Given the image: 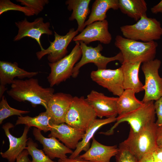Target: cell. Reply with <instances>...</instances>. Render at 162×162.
<instances>
[{
  "label": "cell",
  "mask_w": 162,
  "mask_h": 162,
  "mask_svg": "<svg viewBox=\"0 0 162 162\" xmlns=\"http://www.w3.org/2000/svg\"><path fill=\"white\" fill-rule=\"evenodd\" d=\"M54 92L52 87H43L39 84L37 79L32 77L25 80L14 79L10 89L7 91L8 95L15 100L28 101L34 107L41 105L45 109Z\"/></svg>",
  "instance_id": "6da1fadb"
},
{
  "label": "cell",
  "mask_w": 162,
  "mask_h": 162,
  "mask_svg": "<svg viewBox=\"0 0 162 162\" xmlns=\"http://www.w3.org/2000/svg\"><path fill=\"white\" fill-rule=\"evenodd\" d=\"M114 44L122 54L123 62L130 63H143L154 59L158 46L155 41L140 42L120 35L116 36Z\"/></svg>",
  "instance_id": "7a4b0ae2"
},
{
  "label": "cell",
  "mask_w": 162,
  "mask_h": 162,
  "mask_svg": "<svg viewBox=\"0 0 162 162\" xmlns=\"http://www.w3.org/2000/svg\"><path fill=\"white\" fill-rule=\"evenodd\" d=\"M158 127L154 122L138 132H135L130 128L128 137L121 143L138 161L144 155L153 153L158 148L156 140Z\"/></svg>",
  "instance_id": "3957f363"
},
{
  "label": "cell",
  "mask_w": 162,
  "mask_h": 162,
  "mask_svg": "<svg viewBox=\"0 0 162 162\" xmlns=\"http://www.w3.org/2000/svg\"><path fill=\"white\" fill-rule=\"evenodd\" d=\"M120 29L124 37L145 42L158 40L162 36L160 22L155 18L148 17L146 14L136 23L122 26Z\"/></svg>",
  "instance_id": "277c9868"
},
{
  "label": "cell",
  "mask_w": 162,
  "mask_h": 162,
  "mask_svg": "<svg viewBox=\"0 0 162 162\" xmlns=\"http://www.w3.org/2000/svg\"><path fill=\"white\" fill-rule=\"evenodd\" d=\"M155 114L153 100L143 102L140 106L135 110L118 116L116 117V122L110 130L100 133L106 135L112 134L114 129L124 122H128L134 132H138L148 124L155 122Z\"/></svg>",
  "instance_id": "5b68a950"
},
{
  "label": "cell",
  "mask_w": 162,
  "mask_h": 162,
  "mask_svg": "<svg viewBox=\"0 0 162 162\" xmlns=\"http://www.w3.org/2000/svg\"><path fill=\"white\" fill-rule=\"evenodd\" d=\"M97 117L94 110L84 96H75L66 115L65 123L85 132Z\"/></svg>",
  "instance_id": "8992f818"
},
{
  "label": "cell",
  "mask_w": 162,
  "mask_h": 162,
  "mask_svg": "<svg viewBox=\"0 0 162 162\" xmlns=\"http://www.w3.org/2000/svg\"><path fill=\"white\" fill-rule=\"evenodd\" d=\"M75 43L68 55L56 62L48 63L51 71L47 79L50 87L58 85L72 76L75 64L82 56L80 42L75 41Z\"/></svg>",
  "instance_id": "52a82bcc"
},
{
  "label": "cell",
  "mask_w": 162,
  "mask_h": 162,
  "mask_svg": "<svg viewBox=\"0 0 162 162\" xmlns=\"http://www.w3.org/2000/svg\"><path fill=\"white\" fill-rule=\"evenodd\" d=\"M161 64L158 59L143 63L141 69L145 77L143 85L145 94L143 103L158 100L162 96V78L159 74L158 70Z\"/></svg>",
  "instance_id": "ba28073f"
},
{
  "label": "cell",
  "mask_w": 162,
  "mask_h": 162,
  "mask_svg": "<svg viewBox=\"0 0 162 162\" xmlns=\"http://www.w3.org/2000/svg\"><path fill=\"white\" fill-rule=\"evenodd\" d=\"M82 52L80 60L75 64L72 76L75 78L78 75L80 68L83 66L89 63H94L98 69H106L108 64L112 61H118L122 63L123 58L120 52L115 56L112 57H106L102 55L100 52L103 47L100 44L96 47L88 46L82 41H79Z\"/></svg>",
  "instance_id": "9c48e42d"
},
{
  "label": "cell",
  "mask_w": 162,
  "mask_h": 162,
  "mask_svg": "<svg viewBox=\"0 0 162 162\" xmlns=\"http://www.w3.org/2000/svg\"><path fill=\"white\" fill-rule=\"evenodd\" d=\"M78 32L77 30H75L74 28H72L65 35H61L54 31V40L52 42L50 41L49 47L36 53L38 60H40L44 56L48 55V60L50 63H53L66 56L68 52V46Z\"/></svg>",
  "instance_id": "30bf717a"
},
{
  "label": "cell",
  "mask_w": 162,
  "mask_h": 162,
  "mask_svg": "<svg viewBox=\"0 0 162 162\" xmlns=\"http://www.w3.org/2000/svg\"><path fill=\"white\" fill-rule=\"evenodd\" d=\"M90 77L93 81L114 95L119 97L124 90L121 67L114 70L106 69L93 70L91 73Z\"/></svg>",
  "instance_id": "8fae6325"
},
{
  "label": "cell",
  "mask_w": 162,
  "mask_h": 162,
  "mask_svg": "<svg viewBox=\"0 0 162 162\" xmlns=\"http://www.w3.org/2000/svg\"><path fill=\"white\" fill-rule=\"evenodd\" d=\"M15 24L18 30L14 40L18 41L26 37L32 38L37 41L41 50L44 49L40 42L41 36L44 34L50 35L53 34L52 31L50 29V23L44 22L42 17L37 18L32 22H28L25 18L23 20L15 22Z\"/></svg>",
  "instance_id": "7c38bea8"
},
{
  "label": "cell",
  "mask_w": 162,
  "mask_h": 162,
  "mask_svg": "<svg viewBox=\"0 0 162 162\" xmlns=\"http://www.w3.org/2000/svg\"><path fill=\"white\" fill-rule=\"evenodd\" d=\"M118 97H110L94 90L88 94L86 99L95 112L101 118L116 117L118 115L117 103Z\"/></svg>",
  "instance_id": "4fadbf2b"
},
{
  "label": "cell",
  "mask_w": 162,
  "mask_h": 162,
  "mask_svg": "<svg viewBox=\"0 0 162 162\" xmlns=\"http://www.w3.org/2000/svg\"><path fill=\"white\" fill-rule=\"evenodd\" d=\"M108 22L105 20L94 22L88 26L73 40L82 41L87 45L96 41L105 44H109L112 39L108 30Z\"/></svg>",
  "instance_id": "5bb4252c"
},
{
  "label": "cell",
  "mask_w": 162,
  "mask_h": 162,
  "mask_svg": "<svg viewBox=\"0 0 162 162\" xmlns=\"http://www.w3.org/2000/svg\"><path fill=\"white\" fill-rule=\"evenodd\" d=\"M73 98L70 94L58 92L54 93L50 99L46 111L50 116L53 124L65 123L66 116Z\"/></svg>",
  "instance_id": "9a60e30c"
},
{
  "label": "cell",
  "mask_w": 162,
  "mask_h": 162,
  "mask_svg": "<svg viewBox=\"0 0 162 162\" xmlns=\"http://www.w3.org/2000/svg\"><path fill=\"white\" fill-rule=\"evenodd\" d=\"M14 125L10 122H7L2 125V128L8 138L9 146L7 150L0 154L2 158L7 159L8 162H14L19 155L25 149L28 140L27 135L30 128L25 125L22 136L16 137L10 133V129L13 128Z\"/></svg>",
  "instance_id": "2e32d148"
},
{
  "label": "cell",
  "mask_w": 162,
  "mask_h": 162,
  "mask_svg": "<svg viewBox=\"0 0 162 162\" xmlns=\"http://www.w3.org/2000/svg\"><path fill=\"white\" fill-rule=\"evenodd\" d=\"M41 130L34 127L32 133L36 140L43 146V150L49 157L52 160L56 158L60 160L67 158L66 154H72L73 151L65 145L60 142L56 138L52 136L46 138L41 134Z\"/></svg>",
  "instance_id": "e0dca14e"
},
{
  "label": "cell",
  "mask_w": 162,
  "mask_h": 162,
  "mask_svg": "<svg viewBox=\"0 0 162 162\" xmlns=\"http://www.w3.org/2000/svg\"><path fill=\"white\" fill-rule=\"evenodd\" d=\"M48 135L58 139L70 149H75L85 132L74 128L66 123L54 124Z\"/></svg>",
  "instance_id": "ac0fdd59"
},
{
  "label": "cell",
  "mask_w": 162,
  "mask_h": 162,
  "mask_svg": "<svg viewBox=\"0 0 162 162\" xmlns=\"http://www.w3.org/2000/svg\"><path fill=\"white\" fill-rule=\"evenodd\" d=\"M91 147L84 154L78 157L82 159L92 162H110L111 158L115 156L118 148L116 145L107 146L101 144L92 138Z\"/></svg>",
  "instance_id": "d6986e66"
},
{
  "label": "cell",
  "mask_w": 162,
  "mask_h": 162,
  "mask_svg": "<svg viewBox=\"0 0 162 162\" xmlns=\"http://www.w3.org/2000/svg\"><path fill=\"white\" fill-rule=\"evenodd\" d=\"M38 73V72L26 71L19 68L16 62L12 63L7 61H0V83L1 85L11 84L15 77L20 79L25 78H30Z\"/></svg>",
  "instance_id": "ffe728a7"
},
{
  "label": "cell",
  "mask_w": 162,
  "mask_h": 162,
  "mask_svg": "<svg viewBox=\"0 0 162 162\" xmlns=\"http://www.w3.org/2000/svg\"><path fill=\"white\" fill-rule=\"evenodd\" d=\"M121 67L123 77L124 89H130L138 93L144 90L143 85L139 77L140 62H123Z\"/></svg>",
  "instance_id": "44dd1931"
},
{
  "label": "cell",
  "mask_w": 162,
  "mask_h": 162,
  "mask_svg": "<svg viewBox=\"0 0 162 162\" xmlns=\"http://www.w3.org/2000/svg\"><path fill=\"white\" fill-rule=\"evenodd\" d=\"M116 121V117L103 119H95L85 131L82 139L79 142L76 148L69 158H76L82 151H87L90 148L91 140L94 136L96 132L102 126Z\"/></svg>",
  "instance_id": "7402d4cb"
},
{
  "label": "cell",
  "mask_w": 162,
  "mask_h": 162,
  "mask_svg": "<svg viewBox=\"0 0 162 162\" xmlns=\"http://www.w3.org/2000/svg\"><path fill=\"white\" fill-rule=\"evenodd\" d=\"M90 0H68L65 4L69 11L72 10L69 18L70 21L76 20L78 24L77 30L81 32L84 28L85 20L90 12L89 5Z\"/></svg>",
  "instance_id": "603a6c76"
},
{
  "label": "cell",
  "mask_w": 162,
  "mask_h": 162,
  "mask_svg": "<svg viewBox=\"0 0 162 162\" xmlns=\"http://www.w3.org/2000/svg\"><path fill=\"white\" fill-rule=\"evenodd\" d=\"M110 9H119L118 0H96L92 4L88 19L85 22V27L94 22L105 20L106 12Z\"/></svg>",
  "instance_id": "cb8c5ba5"
},
{
  "label": "cell",
  "mask_w": 162,
  "mask_h": 162,
  "mask_svg": "<svg viewBox=\"0 0 162 162\" xmlns=\"http://www.w3.org/2000/svg\"><path fill=\"white\" fill-rule=\"evenodd\" d=\"M25 124L29 128L34 127L46 132L51 130L54 124L50 116L46 111L34 117L28 116H19L15 124Z\"/></svg>",
  "instance_id": "d4e9b609"
},
{
  "label": "cell",
  "mask_w": 162,
  "mask_h": 162,
  "mask_svg": "<svg viewBox=\"0 0 162 162\" xmlns=\"http://www.w3.org/2000/svg\"><path fill=\"white\" fill-rule=\"evenodd\" d=\"M118 5L122 13L136 21L146 14L147 4L144 0H118Z\"/></svg>",
  "instance_id": "484cf974"
},
{
  "label": "cell",
  "mask_w": 162,
  "mask_h": 162,
  "mask_svg": "<svg viewBox=\"0 0 162 162\" xmlns=\"http://www.w3.org/2000/svg\"><path fill=\"white\" fill-rule=\"evenodd\" d=\"M135 92L130 89H125L118 97L117 103L118 116L121 115L135 110L143 104L137 99Z\"/></svg>",
  "instance_id": "4316f807"
},
{
  "label": "cell",
  "mask_w": 162,
  "mask_h": 162,
  "mask_svg": "<svg viewBox=\"0 0 162 162\" xmlns=\"http://www.w3.org/2000/svg\"><path fill=\"white\" fill-rule=\"evenodd\" d=\"M38 144L31 138H28L25 149L32 158L31 162H57L50 159L43 150L38 149Z\"/></svg>",
  "instance_id": "83f0119b"
},
{
  "label": "cell",
  "mask_w": 162,
  "mask_h": 162,
  "mask_svg": "<svg viewBox=\"0 0 162 162\" xmlns=\"http://www.w3.org/2000/svg\"><path fill=\"white\" fill-rule=\"evenodd\" d=\"M0 102V124L7 118L14 115L20 116L22 114L28 113L29 111L22 110L11 107L8 104L6 98L3 95Z\"/></svg>",
  "instance_id": "f1b7e54d"
},
{
  "label": "cell",
  "mask_w": 162,
  "mask_h": 162,
  "mask_svg": "<svg viewBox=\"0 0 162 162\" xmlns=\"http://www.w3.org/2000/svg\"><path fill=\"white\" fill-rule=\"evenodd\" d=\"M11 10L18 11L23 12L27 16L34 15V12L28 8L14 4L9 0H0V15L7 11Z\"/></svg>",
  "instance_id": "f546056e"
},
{
  "label": "cell",
  "mask_w": 162,
  "mask_h": 162,
  "mask_svg": "<svg viewBox=\"0 0 162 162\" xmlns=\"http://www.w3.org/2000/svg\"><path fill=\"white\" fill-rule=\"evenodd\" d=\"M16 1L28 8L37 15L43 10L44 6L49 2L48 0H16Z\"/></svg>",
  "instance_id": "4dcf8cb0"
},
{
  "label": "cell",
  "mask_w": 162,
  "mask_h": 162,
  "mask_svg": "<svg viewBox=\"0 0 162 162\" xmlns=\"http://www.w3.org/2000/svg\"><path fill=\"white\" fill-rule=\"evenodd\" d=\"M115 156L116 162H138L134 156L120 143Z\"/></svg>",
  "instance_id": "1f68e13d"
},
{
  "label": "cell",
  "mask_w": 162,
  "mask_h": 162,
  "mask_svg": "<svg viewBox=\"0 0 162 162\" xmlns=\"http://www.w3.org/2000/svg\"><path fill=\"white\" fill-rule=\"evenodd\" d=\"M155 113L157 119L155 122L158 126L162 125V96L156 100L154 103Z\"/></svg>",
  "instance_id": "d6a6232c"
},
{
  "label": "cell",
  "mask_w": 162,
  "mask_h": 162,
  "mask_svg": "<svg viewBox=\"0 0 162 162\" xmlns=\"http://www.w3.org/2000/svg\"><path fill=\"white\" fill-rule=\"evenodd\" d=\"M28 151L25 149L17 158L16 162H31L28 155Z\"/></svg>",
  "instance_id": "836d02e7"
},
{
  "label": "cell",
  "mask_w": 162,
  "mask_h": 162,
  "mask_svg": "<svg viewBox=\"0 0 162 162\" xmlns=\"http://www.w3.org/2000/svg\"><path fill=\"white\" fill-rule=\"evenodd\" d=\"M156 140L158 147L162 148V125L158 127Z\"/></svg>",
  "instance_id": "e575fe53"
},
{
  "label": "cell",
  "mask_w": 162,
  "mask_h": 162,
  "mask_svg": "<svg viewBox=\"0 0 162 162\" xmlns=\"http://www.w3.org/2000/svg\"><path fill=\"white\" fill-rule=\"evenodd\" d=\"M151 12L154 14L162 13V0L158 3L151 8Z\"/></svg>",
  "instance_id": "d590c367"
},
{
  "label": "cell",
  "mask_w": 162,
  "mask_h": 162,
  "mask_svg": "<svg viewBox=\"0 0 162 162\" xmlns=\"http://www.w3.org/2000/svg\"><path fill=\"white\" fill-rule=\"evenodd\" d=\"M58 162H92L79 158L78 157L74 158H66L64 160H58Z\"/></svg>",
  "instance_id": "8d00e7d4"
},
{
  "label": "cell",
  "mask_w": 162,
  "mask_h": 162,
  "mask_svg": "<svg viewBox=\"0 0 162 162\" xmlns=\"http://www.w3.org/2000/svg\"><path fill=\"white\" fill-rule=\"evenodd\" d=\"M152 153H148L143 156L138 162H153Z\"/></svg>",
  "instance_id": "74e56055"
},
{
  "label": "cell",
  "mask_w": 162,
  "mask_h": 162,
  "mask_svg": "<svg viewBox=\"0 0 162 162\" xmlns=\"http://www.w3.org/2000/svg\"><path fill=\"white\" fill-rule=\"evenodd\" d=\"M152 155L154 158L162 162V148H158L152 153Z\"/></svg>",
  "instance_id": "f35d334b"
},
{
  "label": "cell",
  "mask_w": 162,
  "mask_h": 162,
  "mask_svg": "<svg viewBox=\"0 0 162 162\" xmlns=\"http://www.w3.org/2000/svg\"><path fill=\"white\" fill-rule=\"evenodd\" d=\"M7 90V88L5 86L0 85V99L3 95V94L4 92Z\"/></svg>",
  "instance_id": "ab89813d"
},
{
  "label": "cell",
  "mask_w": 162,
  "mask_h": 162,
  "mask_svg": "<svg viewBox=\"0 0 162 162\" xmlns=\"http://www.w3.org/2000/svg\"><path fill=\"white\" fill-rule=\"evenodd\" d=\"M152 156H153V160H152L153 162H162L161 161H160V160L154 158L153 156V155H152Z\"/></svg>",
  "instance_id": "60d3db41"
}]
</instances>
